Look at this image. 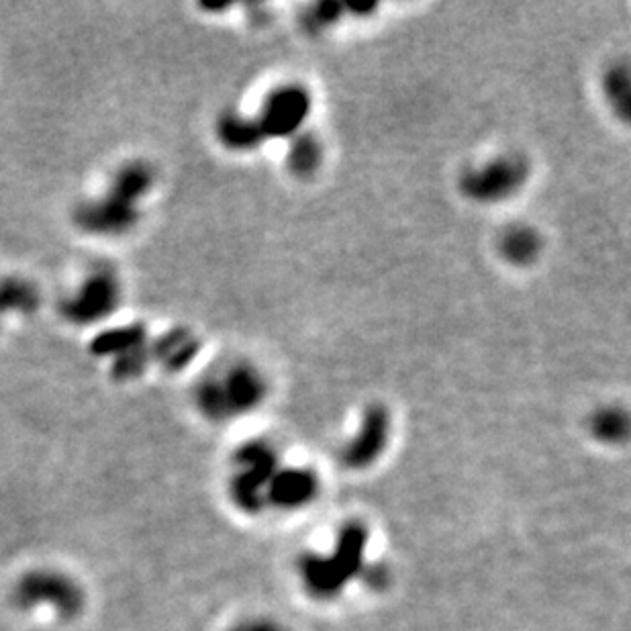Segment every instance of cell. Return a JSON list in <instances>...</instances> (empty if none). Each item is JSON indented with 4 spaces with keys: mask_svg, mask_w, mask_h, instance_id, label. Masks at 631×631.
Instances as JSON below:
<instances>
[{
    "mask_svg": "<svg viewBox=\"0 0 631 631\" xmlns=\"http://www.w3.org/2000/svg\"><path fill=\"white\" fill-rule=\"evenodd\" d=\"M544 250V241L538 229L531 225H511L499 237V254L501 258L517 268L529 266L540 258Z\"/></svg>",
    "mask_w": 631,
    "mask_h": 631,
    "instance_id": "277c9868",
    "label": "cell"
},
{
    "mask_svg": "<svg viewBox=\"0 0 631 631\" xmlns=\"http://www.w3.org/2000/svg\"><path fill=\"white\" fill-rule=\"evenodd\" d=\"M311 92L301 84H282L274 88L262 103L256 121L264 139H293L303 133L311 115Z\"/></svg>",
    "mask_w": 631,
    "mask_h": 631,
    "instance_id": "3957f363",
    "label": "cell"
},
{
    "mask_svg": "<svg viewBox=\"0 0 631 631\" xmlns=\"http://www.w3.org/2000/svg\"><path fill=\"white\" fill-rule=\"evenodd\" d=\"M323 162V148L315 135L299 133L290 139V148L286 152V166L290 174L297 178L313 176Z\"/></svg>",
    "mask_w": 631,
    "mask_h": 631,
    "instance_id": "52a82bcc",
    "label": "cell"
},
{
    "mask_svg": "<svg viewBox=\"0 0 631 631\" xmlns=\"http://www.w3.org/2000/svg\"><path fill=\"white\" fill-rule=\"evenodd\" d=\"M527 178V162L517 154H503L466 168L458 178V186L464 197L474 203L499 205L519 194Z\"/></svg>",
    "mask_w": 631,
    "mask_h": 631,
    "instance_id": "6da1fadb",
    "label": "cell"
},
{
    "mask_svg": "<svg viewBox=\"0 0 631 631\" xmlns=\"http://www.w3.org/2000/svg\"><path fill=\"white\" fill-rule=\"evenodd\" d=\"M593 429L597 438L603 440H619L627 431V417L619 409H603L593 417Z\"/></svg>",
    "mask_w": 631,
    "mask_h": 631,
    "instance_id": "9c48e42d",
    "label": "cell"
},
{
    "mask_svg": "<svg viewBox=\"0 0 631 631\" xmlns=\"http://www.w3.org/2000/svg\"><path fill=\"white\" fill-rule=\"evenodd\" d=\"M266 397V380L250 364H237L219 380H209L201 388V405L215 417L252 411Z\"/></svg>",
    "mask_w": 631,
    "mask_h": 631,
    "instance_id": "7a4b0ae2",
    "label": "cell"
},
{
    "mask_svg": "<svg viewBox=\"0 0 631 631\" xmlns=\"http://www.w3.org/2000/svg\"><path fill=\"white\" fill-rule=\"evenodd\" d=\"M388 413L382 407H370L364 415L362 427L356 442L348 450V458L352 462H366L370 460L386 442L388 435Z\"/></svg>",
    "mask_w": 631,
    "mask_h": 631,
    "instance_id": "8992f818",
    "label": "cell"
},
{
    "mask_svg": "<svg viewBox=\"0 0 631 631\" xmlns=\"http://www.w3.org/2000/svg\"><path fill=\"white\" fill-rule=\"evenodd\" d=\"M342 11H344V7L337 5V3L313 5L305 15V29L311 33L325 31L339 21V17H342Z\"/></svg>",
    "mask_w": 631,
    "mask_h": 631,
    "instance_id": "30bf717a",
    "label": "cell"
},
{
    "mask_svg": "<svg viewBox=\"0 0 631 631\" xmlns=\"http://www.w3.org/2000/svg\"><path fill=\"white\" fill-rule=\"evenodd\" d=\"M603 90L611 109L621 119L629 117L631 111V74L625 64L613 66L603 78Z\"/></svg>",
    "mask_w": 631,
    "mask_h": 631,
    "instance_id": "ba28073f",
    "label": "cell"
},
{
    "mask_svg": "<svg viewBox=\"0 0 631 631\" xmlns=\"http://www.w3.org/2000/svg\"><path fill=\"white\" fill-rule=\"evenodd\" d=\"M217 135L227 150L235 152L258 150L264 141L256 117H246L241 113L223 115L217 125Z\"/></svg>",
    "mask_w": 631,
    "mask_h": 631,
    "instance_id": "5b68a950",
    "label": "cell"
}]
</instances>
